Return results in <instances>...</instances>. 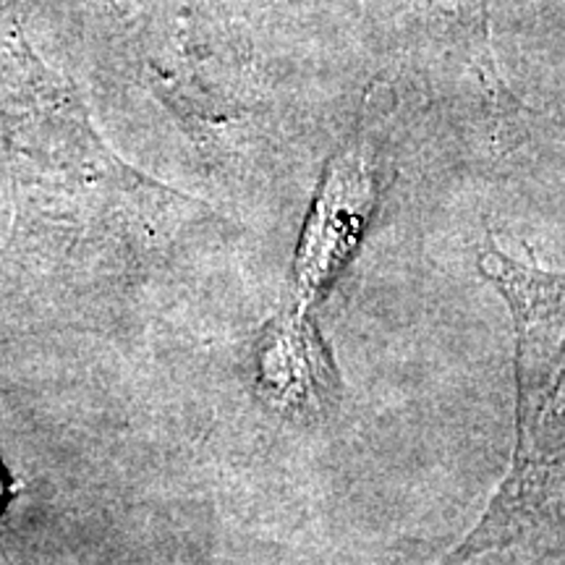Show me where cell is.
<instances>
[{
  "mask_svg": "<svg viewBox=\"0 0 565 565\" xmlns=\"http://www.w3.org/2000/svg\"><path fill=\"white\" fill-rule=\"evenodd\" d=\"M479 273L498 288L513 317L515 448L503 487L456 561L503 545L524 521L545 479V422L565 377V270H542L487 246Z\"/></svg>",
  "mask_w": 565,
  "mask_h": 565,
  "instance_id": "1",
  "label": "cell"
},
{
  "mask_svg": "<svg viewBox=\"0 0 565 565\" xmlns=\"http://www.w3.org/2000/svg\"><path fill=\"white\" fill-rule=\"evenodd\" d=\"M374 210V179L362 139L335 154L303 225L294 263L291 309L307 312L351 259Z\"/></svg>",
  "mask_w": 565,
  "mask_h": 565,
  "instance_id": "2",
  "label": "cell"
},
{
  "mask_svg": "<svg viewBox=\"0 0 565 565\" xmlns=\"http://www.w3.org/2000/svg\"><path fill=\"white\" fill-rule=\"evenodd\" d=\"M259 383L282 414H320L335 401V372L307 312L286 307L259 345Z\"/></svg>",
  "mask_w": 565,
  "mask_h": 565,
  "instance_id": "3",
  "label": "cell"
},
{
  "mask_svg": "<svg viewBox=\"0 0 565 565\" xmlns=\"http://www.w3.org/2000/svg\"><path fill=\"white\" fill-rule=\"evenodd\" d=\"M6 490H9V487H6V475H3V469H0V505H3V500H6Z\"/></svg>",
  "mask_w": 565,
  "mask_h": 565,
  "instance_id": "4",
  "label": "cell"
}]
</instances>
